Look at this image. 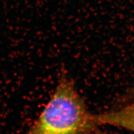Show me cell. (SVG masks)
<instances>
[{
  "instance_id": "1",
  "label": "cell",
  "mask_w": 134,
  "mask_h": 134,
  "mask_svg": "<svg viewBox=\"0 0 134 134\" xmlns=\"http://www.w3.org/2000/svg\"><path fill=\"white\" fill-rule=\"evenodd\" d=\"M89 110L73 80L62 75L52 96L26 134H108Z\"/></svg>"
},
{
  "instance_id": "2",
  "label": "cell",
  "mask_w": 134,
  "mask_h": 134,
  "mask_svg": "<svg viewBox=\"0 0 134 134\" xmlns=\"http://www.w3.org/2000/svg\"><path fill=\"white\" fill-rule=\"evenodd\" d=\"M100 125H110L134 132V91L109 109L96 114Z\"/></svg>"
}]
</instances>
